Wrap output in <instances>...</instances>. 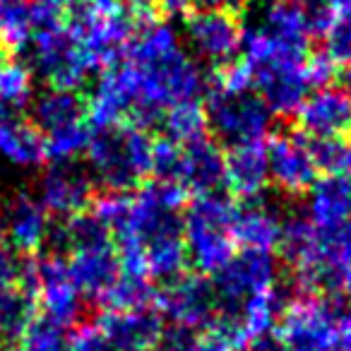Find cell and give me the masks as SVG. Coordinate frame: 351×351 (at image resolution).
Returning <instances> with one entry per match:
<instances>
[{
    "mask_svg": "<svg viewBox=\"0 0 351 351\" xmlns=\"http://www.w3.org/2000/svg\"><path fill=\"white\" fill-rule=\"evenodd\" d=\"M265 149H267L269 181L289 197L306 195L317 178L308 137L301 132H277L269 137Z\"/></svg>",
    "mask_w": 351,
    "mask_h": 351,
    "instance_id": "cell-10",
    "label": "cell"
},
{
    "mask_svg": "<svg viewBox=\"0 0 351 351\" xmlns=\"http://www.w3.org/2000/svg\"><path fill=\"white\" fill-rule=\"evenodd\" d=\"M0 53H3V46H0Z\"/></svg>",
    "mask_w": 351,
    "mask_h": 351,
    "instance_id": "cell-42",
    "label": "cell"
},
{
    "mask_svg": "<svg viewBox=\"0 0 351 351\" xmlns=\"http://www.w3.org/2000/svg\"><path fill=\"white\" fill-rule=\"evenodd\" d=\"M159 12L164 15H181L188 10H229L239 12L241 8L250 5L253 0H154Z\"/></svg>",
    "mask_w": 351,
    "mask_h": 351,
    "instance_id": "cell-34",
    "label": "cell"
},
{
    "mask_svg": "<svg viewBox=\"0 0 351 351\" xmlns=\"http://www.w3.org/2000/svg\"><path fill=\"white\" fill-rule=\"evenodd\" d=\"M250 22H255L265 32H269L277 39L289 41V44H311L298 0H260L250 15Z\"/></svg>",
    "mask_w": 351,
    "mask_h": 351,
    "instance_id": "cell-23",
    "label": "cell"
},
{
    "mask_svg": "<svg viewBox=\"0 0 351 351\" xmlns=\"http://www.w3.org/2000/svg\"><path fill=\"white\" fill-rule=\"evenodd\" d=\"M298 8L306 22L308 36L322 39L339 12V0H298Z\"/></svg>",
    "mask_w": 351,
    "mask_h": 351,
    "instance_id": "cell-33",
    "label": "cell"
},
{
    "mask_svg": "<svg viewBox=\"0 0 351 351\" xmlns=\"http://www.w3.org/2000/svg\"><path fill=\"white\" fill-rule=\"evenodd\" d=\"M39 202L46 215L68 219L84 212L94 200V181L84 169L73 161H53L39 181Z\"/></svg>",
    "mask_w": 351,
    "mask_h": 351,
    "instance_id": "cell-12",
    "label": "cell"
},
{
    "mask_svg": "<svg viewBox=\"0 0 351 351\" xmlns=\"http://www.w3.org/2000/svg\"><path fill=\"white\" fill-rule=\"evenodd\" d=\"M75 3H108V0H75Z\"/></svg>",
    "mask_w": 351,
    "mask_h": 351,
    "instance_id": "cell-40",
    "label": "cell"
},
{
    "mask_svg": "<svg viewBox=\"0 0 351 351\" xmlns=\"http://www.w3.org/2000/svg\"><path fill=\"white\" fill-rule=\"evenodd\" d=\"M60 3H63V5H73L75 0H60Z\"/></svg>",
    "mask_w": 351,
    "mask_h": 351,
    "instance_id": "cell-41",
    "label": "cell"
},
{
    "mask_svg": "<svg viewBox=\"0 0 351 351\" xmlns=\"http://www.w3.org/2000/svg\"><path fill=\"white\" fill-rule=\"evenodd\" d=\"M65 351H70V346H68V349H65Z\"/></svg>",
    "mask_w": 351,
    "mask_h": 351,
    "instance_id": "cell-43",
    "label": "cell"
},
{
    "mask_svg": "<svg viewBox=\"0 0 351 351\" xmlns=\"http://www.w3.org/2000/svg\"><path fill=\"white\" fill-rule=\"evenodd\" d=\"M239 207L224 193L197 195L183 212V243L188 263L200 274H217L236 253L231 224Z\"/></svg>",
    "mask_w": 351,
    "mask_h": 351,
    "instance_id": "cell-4",
    "label": "cell"
},
{
    "mask_svg": "<svg viewBox=\"0 0 351 351\" xmlns=\"http://www.w3.org/2000/svg\"><path fill=\"white\" fill-rule=\"evenodd\" d=\"M34 25H32V0H0V46L8 53H20L29 46Z\"/></svg>",
    "mask_w": 351,
    "mask_h": 351,
    "instance_id": "cell-26",
    "label": "cell"
},
{
    "mask_svg": "<svg viewBox=\"0 0 351 351\" xmlns=\"http://www.w3.org/2000/svg\"><path fill=\"white\" fill-rule=\"evenodd\" d=\"M22 263L17 260V253L8 243L0 241V289L15 287L20 279Z\"/></svg>",
    "mask_w": 351,
    "mask_h": 351,
    "instance_id": "cell-36",
    "label": "cell"
},
{
    "mask_svg": "<svg viewBox=\"0 0 351 351\" xmlns=\"http://www.w3.org/2000/svg\"><path fill=\"white\" fill-rule=\"evenodd\" d=\"M325 39V53L335 60L337 65L349 63L351 60V0H339V12L335 22L327 29Z\"/></svg>",
    "mask_w": 351,
    "mask_h": 351,
    "instance_id": "cell-31",
    "label": "cell"
},
{
    "mask_svg": "<svg viewBox=\"0 0 351 351\" xmlns=\"http://www.w3.org/2000/svg\"><path fill=\"white\" fill-rule=\"evenodd\" d=\"M156 291L152 289L149 279H132L121 274L118 282L101 296L99 306L104 311H130V308L154 306Z\"/></svg>",
    "mask_w": 351,
    "mask_h": 351,
    "instance_id": "cell-28",
    "label": "cell"
},
{
    "mask_svg": "<svg viewBox=\"0 0 351 351\" xmlns=\"http://www.w3.org/2000/svg\"><path fill=\"white\" fill-rule=\"evenodd\" d=\"M250 351H287L284 344L279 339H272V337H260V339L250 341Z\"/></svg>",
    "mask_w": 351,
    "mask_h": 351,
    "instance_id": "cell-37",
    "label": "cell"
},
{
    "mask_svg": "<svg viewBox=\"0 0 351 351\" xmlns=\"http://www.w3.org/2000/svg\"><path fill=\"white\" fill-rule=\"evenodd\" d=\"M341 291H344L346 296L351 298V277H349V279H346V282H344V287H341Z\"/></svg>",
    "mask_w": 351,
    "mask_h": 351,
    "instance_id": "cell-39",
    "label": "cell"
},
{
    "mask_svg": "<svg viewBox=\"0 0 351 351\" xmlns=\"http://www.w3.org/2000/svg\"><path fill=\"white\" fill-rule=\"evenodd\" d=\"M3 234L5 241L15 253L34 255L41 245L49 239V215L41 207L39 197H34L32 193H17L15 197L5 202L3 207Z\"/></svg>",
    "mask_w": 351,
    "mask_h": 351,
    "instance_id": "cell-15",
    "label": "cell"
},
{
    "mask_svg": "<svg viewBox=\"0 0 351 351\" xmlns=\"http://www.w3.org/2000/svg\"><path fill=\"white\" fill-rule=\"evenodd\" d=\"M97 330L101 332L108 351H156L164 335V322L156 308L104 311Z\"/></svg>",
    "mask_w": 351,
    "mask_h": 351,
    "instance_id": "cell-14",
    "label": "cell"
},
{
    "mask_svg": "<svg viewBox=\"0 0 351 351\" xmlns=\"http://www.w3.org/2000/svg\"><path fill=\"white\" fill-rule=\"evenodd\" d=\"M65 327L56 325L49 317H34L27 332L22 335V351H65Z\"/></svg>",
    "mask_w": 351,
    "mask_h": 351,
    "instance_id": "cell-32",
    "label": "cell"
},
{
    "mask_svg": "<svg viewBox=\"0 0 351 351\" xmlns=\"http://www.w3.org/2000/svg\"><path fill=\"white\" fill-rule=\"evenodd\" d=\"M337 68H339V65H337L325 51H320V53H315V56H308L306 75H308L311 87H327V84L337 77Z\"/></svg>",
    "mask_w": 351,
    "mask_h": 351,
    "instance_id": "cell-35",
    "label": "cell"
},
{
    "mask_svg": "<svg viewBox=\"0 0 351 351\" xmlns=\"http://www.w3.org/2000/svg\"><path fill=\"white\" fill-rule=\"evenodd\" d=\"M224 159L226 154L219 142L207 135L195 142L181 145L176 183L195 195L217 193V188L224 183Z\"/></svg>",
    "mask_w": 351,
    "mask_h": 351,
    "instance_id": "cell-16",
    "label": "cell"
},
{
    "mask_svg": "<svg viewBox=\"0 0 351 351\" xmlns=\"http://www.w3.org/2000/svg\"><path fill=\"white\" fill-rule=\"evenodd\" d=\"M298 132L311 140L346 137L351 132V94L341 87H317L293 113Z\"/></svg>",
    "mask_w": 351,
    "mask_h": 351,
    "instance_id": "cell-13",
    "label": "cell"
},
{
    "mask_svg": "<svg viewBox=\"0 0 351 351\" xmlns=\"http://www.w3.org/2000/svg\"><path fill=\"white\" fill-rule=\"evenodd\" d=\"M277 279L279 263L274 258V253L248 248H243L241 253H234V258L215 274V282H212L217 303H219V313L221 315L234 313L245 298L277 287Z\"/></svg>",
    "mask_w": 351,
    "mask_h": 351,
    "instance_id": "cell-7",
    "label": "cell"
},
{
    "mask_svg": "<svg viewBox=\"0 0 351 351\" xmlns=\"http://www.w3.org/2000/svg\"><path fill=\"white\" fill-rule=\"evenodd\" d=\"M308 147L317 173L322 171V176H351V142L346 137H308Z\"/></svg>",
    "mask_w": 351,
    "mask_h": 351,
    "instance_id": "cell-29",
    "label": "cell"
},
{
    "mask_svg": "<svg viewBox=\"0 0 351 351\" xmlns=\"http://www.w3.org/2000/svg\"><path fill=\"white\" fill-rule=\"evenodd\" d=\"M159 123L164 125L166 137L176 145H188L207 135V113L200 99L169 106L161 113Z\"/></svg>",
    "mask_w": 351,
    "mask_h": 351,
    "instance_id": "cell-25",
    "label": "cell"
},
{
    "mask_svg": "<svg viewBox=\"0 0 351 351\" xmlns=\"http://www.w3.org/2000/svg\"><path fill=\"white\" fill-rule=\"evenodd\" d=\"M306 219L320 231L351 224V176H322L306 193Z\"/></svg>",
    "mask_w": 351,
    "mask_h": 351,
    "instance_id": "cell-18",
    "label": "cell"
},
{
    "mask_svg": "<svg viewBox=\"0 0 351 351\" xmlns=\"http://www.w3.org/2000/svg\"><path fill=\"white\" fill-rule=\"evenodd\" d=\"M344 89L351 94V60L346 63V70H344Z\"/></svg>",
    "mask_w": 351,
    "mask_h": 351,
    "instance_id": "cell-38",
    "label": "cell"
},
{
    "mask_svg": "<svg viewBox=\"0 0 351 351\" xmlns=\"http://www.w3.org/2000/svg\"><path fill=\"white\" fill-rule=\"evenodd\" d=\"M224 186L231 195L245 202L260 200L265 188L269 186V166L265 142L231 147L224 159Z\"/></svg>",
    "mask_w": 351,
    "mask_h": 351,
    "instance_id": "cell-19",
    "label": "cell"
},
{
    "mask_svg": "<svg viewBox=\"0 0 351 351\" xmlns=\"http://www.w3.org/2000/svg\"><path fill=\"white\" fill-rule=\"evenodd\" d=\"M0 156L20 169H39L46 156V140L34 125L0 113Z\"/></svg>",
    "mask_w": 351,
    "mask_h": 351,
    "instance_id": "cell-22",
    "label": "cell"
},
{
    "mask_svg": "<svg viewBox=\"0 0 351 351\" xmlns=\"http://www.w3.org/2000/svg\"><path fill=\"white\" fill-rule=\"evenodd\" d=\"M241 29L243 22L229 10H193L183 22L186 44L212 68L236 60L241 51Z\"/></svg>",
    "mask_w": 351,
    "mask_h": 351,
    "instance_id": "cell-9",
    "label": "cell"
},
{
    "mask_svg": "<svg viewBox=\"0 0 351 351\" xmlns=\"http://www.w3.org/2000/svg\"><path fill=\"white\" fill-rule=\"evenodd\" d=\"M32 101V70L17 60H0V113L20 111Z\"/></svg>",
    "mask_w": 351,
    "mask_h": 351,
    "instance_id": "cell-27",
    "label": "cell"
},
{
    "mask_svg": "<svg viewBox=\"0 0 351 351\" xmlns=\"http://www.w3.org/2000/svg\"><path fill=\"white\" fill-rule=\"evenodd\" d=\"M207 92V130L215 132L217 142L226 147L265 142L272 128V111L255 92L229 94L219 89Z\"/></svg>",
    "mask_w": 351,
    "mask_h": 351,
    "instance_id": "cell-5",
    "label": "cell"
},
{
    "mask_svg": "<svg viewBox=\"0 0 351 351\" xmlns=\"http://www.w3.org/2000/svg\"><path fill=\"white\" fill-rule=\"evenodd\" d=\"M152 147L149 130L135 123H118L92 132L84 149L92 181L116 193L137 188L152 173Z\"/></svg>",
    "mask_w": 351,
    "mask_h": 351,
    "instance_id": "cell-2",
    "label": "cell"
},
{
    "mask_svg": "<svg viewBox=\"0 0 351 351\" xmlns=\"http://www.w3.org/2000/svg\"><path fill=\"white\" fill-rule=\"evenodd\" d=\"M68 255V269L75 287L80 289L82 296L94 298L97 303L121 277V263H118V253L113 250L111 241L70 250Z\"/></svg>",
    "mask_w": 351,
    "mask_h": 351,
    "instance_id": "cell-17",
    "label": "cell"
},
{
    "mask_svg": "<svg viewBox=\"0 0 351 351\" xmlns=\"http://www.w3.org/2000/svg\"><path fill=\"white\" fill-rule=\"evenodd\" d=\"M36 296L25 291L22 287L0 289V344L12 346L22 339L27 327L36 317Z\"/></svg>",
    "mask_w": 351,
    "mask_h": 351,
    "instance_id": "cell-24",
    "label": "cell"
},
{
    "mask_svg": "<svg viewBox=\"0 0 351 351\" xmlns=\"http://www.w3.org/2000/svg\"><path fill=\"white\" fill-rule=\"evenodd\" d=\"M111 73L128 101V118L140 128L159 123L173 104L200 99L207 77L169 22H152L135 32Z\"/></svg>",
    "mask_w": 351,
    "mask_h": 351,
    "instance_id": "cell-1",
    "label": "cell"
},
{
    "mask_svg": "<svg viewBox=\"0 0 351 351\" xmlns=\"http://www.w3.org/2000/svg\"><path fill=\"white\" fill-rule=\"evenodd\" d=\"M82 121H87V99L77 89L49 87L32 104V125L41 135Z\"/></svg>",
    "mask_w": 351,
    "mask_h": 351,
    "instance_id": "cell-21",
    "label": "cell"
},
{
    "mask_svg": "<svg viewBox=\"0 0 351 351\" xmlns=\"http://www.w3.org/2000/svg\"><path fill=\"white\" fill-rule=\"evenodd\" d=\"M92 128L87 121L73 123V125H65L60 130H53L49 135H44L46 140V156L51 161H73L80 154H84L89 140H92Z\"/></svg>",
    "mask_w": 351,
    "mask_h": 351,
    "instance_id": "cell-30",
    "label": "cell"
},
{
    "mask_svg": "<svg viewBox=\"0 0 351 351\" xmlns=\"http://www.w3.org/2000/svg\"><path fill=\"white\" fill-rule=\"evenodd\" d=\"M277 339L287 351H351V311L337 298L296 293L287 303Z\"/></svg>",
    "mask_w": 351,
    "mask_h": 351,
    "instance_id": "cell-3",
    "label": "cell"
},
{
    "mask_svg": "<svg viewBox=\"0 0 351 351\" xmlns=\"http://www.w3.org/2000/svg\"><path fill=\"white\" fill-rule=\"evenodd\" d=\"M32 56L29 63L49 87L58 89H77L87 82L94 73L92 63L82 53L75 39L68 34L65 25L51 27V29H36L32 34Z\"/></svg>",
    "mask_w": 351,
    "mask_h": 351,
    "instance_id": "cell-6",
    "label": "cell"
},
{
    "mask_svg": "<svg viewBox=\"0 0 351 351\" xmlns=\"http://www.w3.org/2000/svg\"><path fill=\"white\" fill-rule=\"evenodd\" d=\"M154 308L159 315L169 317L173 327L186 330H207L219 313L215 287L202 274H181L166 284L164 291H156Z\"/></svg>",
    "mask_w": 351,
    "mask_h": 351,
    "instance_id": "cell-8",
    "label": "cell"
},
{
    "mask_svg": "<svg viewBox=\"0 0 351 351\" xmlns=\"http://www.w3.org/2000/svg\"><path fill=\"white\" fill-rule=\"evenodd\" d=\"M36 301L44 308V317L60 327H70L82 315V293L75 287L68 269V258L49 253L36 258Z\"/></svg>",
    "mask_w": 351,
    "mask_h": 351,
    "instance_id": "cell-11",
    "label": "cell"
},
{
    "mask_svg": "<svg viewBox=\"0 0 351 351\" xmlns=\"http://www.w3.org/2000/svg\"><path fill=\"white\" fill-rule=\"evenodd\" d=\"M284 219L272 205H265L260 200L245 202L243 210H236L231 236L236 245H243L248 250H265L274 253L282 241Z\"/></svg>",
    "mask_w": 351,
    "mask_h": 351,
    "instance_id": "cell-20",
    "label": "cell"
}]
</instances>
